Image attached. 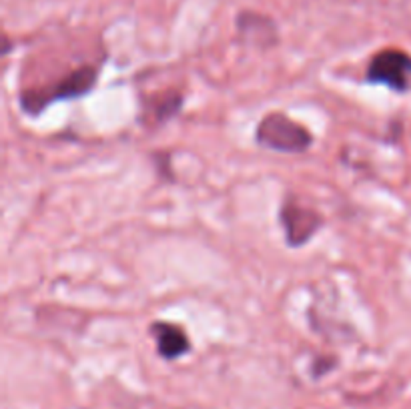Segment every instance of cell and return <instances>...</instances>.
<instances>
[{"label": "cell", "mask_w": 411, "mask_h": 409, "mask_svg": "<svg viewBox=\"0 0 411 409\" xmlns=\"http://www.w3.org/2000/svg\"><path fill=\"white\" fill-rule=\"evenodd\" d=\"M255 138L263 147L291 155H301L313 145V135L309 133L307 126L283 113H269L263 116L255 131Z\"/></svg>", "instance_id": "obj_1"}, {"label": "cell", "mask_w": 411, "mask_h": 409, "mask_svg": "<svg viewBox=\"0 0 411 409\" xmlns=\"http://www.w3.org/2000/svg\"><path fill=\"white\" fill-rule=\"evenodd\" d=\"M97 75H99V70L92 65L75 68L65 79L58 80L57 84L48 87L43 92H28V97L24 94L23 107L28 113H33V109H35V113H38V111H43V107L50 104V102L82 97V94L92 91V87L97 82Z\"/></svg>", "instance_id": "obj_2"}, {"label": "cell", "mask_w": 411, "mask_h": 409, "mask_svg": "<svg viewBox=\"0 0 411 409\" xmlns=\"http://www.w3.org/2000/svg\"><path fill=\"white\" fill-rule=\"evenodd\" d=\"M366 77L373 84L405 92L411 87V55L400 48H383L369 60Z\"/></svg>", "instance_id": "obj_3"}, {"label": "cell", "mask_w": 411, "mask_h": 409, "mask_svg": "<svg viewBox=\"0 0 411 409\" xmlns=\"http://www.w3.org/2000/svg\"><path fill=\"white\" fill-rule=\"evenodd\" d=\"M281 223L285 227L287 243H291L293 247H299V245L307 243L311 235L319 229L321 219L319 215H315L309 209L285 204L281 211Z\"/></svg>", "instance_id": "obj_4"}, {"label": "cell", "mask_w": 411, "mask_h": 409, "mask_svg": "<svg viewBox=\"0 0 411 409\" xmlns=\"http://www.w3.org/2000/svg\"><path fill=\"white\" fill-rule=\"evenodd\" d=\"M150 335L157 341V351L165 359H179L191 351V341L187 337L183 327L167 323V321H157L150 325Z\"/></svg>", "instance_id": "obj_5"}]
</instances>
